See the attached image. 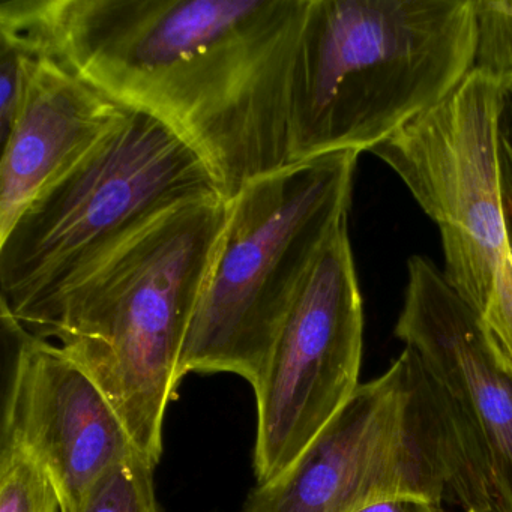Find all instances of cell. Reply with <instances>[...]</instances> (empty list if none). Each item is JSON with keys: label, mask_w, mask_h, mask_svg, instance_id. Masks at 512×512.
Here are the masks:
<instances>
[{"label": "cell", "mask_w": 512, "mask_h": 512, "mask_svg": "<svg viewBox=\"0 0 512 512\" xmlns=\"http://www.w3.org/2000/svg\"><path fill=\"white\" fill-rule=\"evenodd\" d=\"M154 470L142 454L121 461L89 488L76 512H161Z\"/></svg>", "instance_id": "cell-12"}, {"label": "cell", "mask_w": 512, "mask_h": 512, "mask_svg": "<svg viewBox=\"0 0 512 512\" xmlns=\"http://www.w3.org/2000/svg\"><path fill=\"white\" fill-rule=\"evenodd\" d=\"M475 70L512 85V0H473Z\"/></svg>", "instance_id": "cell-14"}, {"label": "cell", "mask_w": 512, "mask_h": 512, "mask_svg": "<svg viewBox=\"0 0 512 512\" xmlns=\"http://www.w3.org/2000/svg\"><path fill=\"white\" fill-rule=\"evenodd\" d=\"M505 88L473 68L445 100L371 151L439 226L443 275L479 317L512 262L499 173Z\"/></svg>", "instance_id": "cell-7"}, {"label": "cell", "mask_w": 512, "mask_h": 512, "mask_svg": "<svg viewBox=\"0 0 512 512\" xmlns=\"http://www.w3.org/2000/svg\"><path fill=\"white\" fill-rule=\"evenodd\" d=\"M358 512H445L440 500L427 497L403 496L371 503Z\"/></svg>", "instance_id": "cell-16"}, {"label": "cell", "mask_w": 512, "mask_h": 512, "mask_svg": "<svg viewBox=\"0 0 512 512\" xmlns=\"http://www.w3.org/2000/svg\"><path fill=\"white\" fill-rule=\"evenodd\" d=\"M0 512H61L55 485L17 443L0 439Z\"/></svg>", "instance_id": "cell-13"}, {"label": "cell", "mask_w": 512, "mask_h": 512, "mask_svg": "<svg viewBox=\"0 0 512 512\" xmlns=\"http://www.w3.org/2000/svg\"><path fill=\"white\" fill-rule=\"evenodd\" d=\"M0 319L14 344L0 439L43 467L61 512H76L97 479L140 452L97 383L58 344L7 313Z\"/></svg>", "instance_id": "cell-10"}, {"label": "cell", "mask_w": 512, "mask_h": 512, "mask_svg": "<svg viewBox=\"0 0 512 512\" xmlns=\"http://www.w3.org/2000/svg\"><path fill=\"white\" fill-rule=\"evenodd\" d=\"M403 496L442 502L446 485L401 353L289 467L257 484L241 512H358Z\"/></svg>", "instance_id": "cell-8"}, {"label": "cell", "mask_w": 512, "mask_h": 512, "mask_svg": "<svg viewBox=\"0 0 512 512\" xmlns=\"http://www.w3.org/2000/svg\"><path fill=\"white\" fill-rule=\"evenodd\" d=\"M227 220L226 197L170 209L22 325L58 341L155 467L179 359Z\"/></svg>", "instance_id": "cell-2"}, {"label": "cell", "mask_w": 512, "mask_h": 512, "mask_svg": "<svg viewBox=\"0 0 512 512\" xmlns=\"http://www.w3.org/2000/svg\"><path fill=\"white\" fill-rule=\"evenodd\" d=\"M473 0H308L290 74V163L373 151L473 70Z\"/></svg>", "instance_id": "cell-3"}, {"label": "cell", "mask_w": 512, "mask_h": 512, "mask_svg": "<svg viewBox=\"0 0 512 512\" xmlns=\"http://www.w3.org/2000/svg\"><path fill=\"white\" fill-rule=\"evenodd\" d=\"M499 173L503 217L512 247V85L503 91L499 116Z\"/></svg>", "instance_id": "cell-15"}, {"label": "cell", "mask_w": 512, "mask_h": 512, "mask_svg": "<svg viewBox=\"0 0 512 512\" xmlns=\"http://www.w3.org/2000/svg\"><path fill=\"white\" fill-rule=\"evenodd\" d=\"M358 152L295 161L245 184L179 359L188 374L233 373L257 388L287 314L347 220Z\"/></svg>", "instance_id": "cell-5"}, {"label": "cell", "mask_w": 512, "mask_h": 512, "mask_svg": "<svg viewBox=\"0 0 512 512\" xmlns=\"http://www.w3.org/2000/svg\"><path fill=\"white\" fill-rule=\"evenodd\" d=\"M209 197L226 194L199 151L131 107L0 236V311L23 325L155 218Z\"/></svg>", "instance_id": "cell-4"}, {"label": "cell", "mask_w": 512, "mask_h": 512, "mask_svg": "<svg viewBox=\"0 0 512 512\" xmlns=\"http://www.w3.org/2000/svg\"><path fill=\"white\" fill-rule=\"evenodd\" d=\"M362 344L364 311L346 220L323 247L254 388L257 484L289 467L353 397Z\"/></svg>", "instance_id": "cell-9"}, {"label": "cell", "mask_w": 512, "mask_h": 512, "mask_svg": "<svg viewBox=\"0 0 512 512\" xmlns=\"http://www.w3.org/2000/svg\"><path fill=\"white\" fill-rule=\"evenodd\" d=\"M308 0H5L50 55L154 113L227 199L290 164V74Z\"/></svg>", "instance_id": "cell-1"}, {"label": "cell", "mask_w": 512, "mask_h": 512, "mask_svg": "<svg viewBox=\"0 0 512 512\" xmlns=\"http://www.w3.org/2000/svg\"><path fill=\"white\" fill-rule=\"evenodd\" d=\"M407 271L395 335L446 497L467 512H512V374L481 317L431 260L410 257Z\"/></svg>", "instance_id": "cell-6"}, {"label": "cell", "mask_w": 512, "mask_h": 512, "mask_svg": "<svg viewBox=\"0 0 512 512\" xmlns=\"http://www.w3.org/2000/svg\"><path fill=\"white\" fill-rule=\"evenodd\" d=\"M0 19L16 25L31 44L22 103L10 134L0 142L2 236L47 185L112 133L131 107L38 46L13 17L0 13Z\"/></svg>", "instance_id": "cell-11"}]
</instances>
